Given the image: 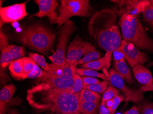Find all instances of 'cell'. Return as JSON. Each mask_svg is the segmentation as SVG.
Masks as SVG:
<instances>
[{
	"label": "cell",
	"instance_id": "25",
	"mask_svg": "<svg viewBox=\"0 0 153 114\" xmlns=\"http://www.w3.org/2000/svg\"><path fill=\"white\" fill-rule=\"evenodd\" d=\"M7 49L12 55L13 60L21 59L22 57L25 56V49L23 47L9 45Z\"/></svg>",
	"mask_w": 153,
	"mask_h": 114
},
{
	"label": "cell",
	"instance_id": "34",
	"mask_svg": "<svg viewBox=\"0 0 153 114\" xmlns=\"http://www.w3.org/2000/svg\"><path fill=\"white\" fill-rule=\"evenodd\" d=\"M7 38L2 30L0 32V49L1 51L7 49L9 46Z\"/></svg>",
	"mask_w": 153,
	"mask_h": 114
},
{
	"label": "cell",
	"instance_id": "40",
	"mask_svg": "<svg viewBox=\"0 0 153 114\" xmlns=\"http://www.w3.org/2000/svg\"><path fill=\"white\" fill-rule=\"evenodd\" d=\"M81 114V113L80 112H77V113H74V114Z\"/></svg>",
	"mask_w": 153,
	"mask_h": 114
},
{
	"label": "cell",
	"instance_id": "27",
	"mask_svg": "<svg viewBox=\"0 0 153 114\" xmlns=\"http://www.w3.org/2000/svg\"><path fill=\"white\" fill-rule=\"evenodd\" d=\"M29 57L31 58L39 66L42 68L44 71H46L48 70L49 63L46 62L43 56H41L35 53H30Z\"/></svg>",
	"mask_w": 153,
	"mask_h": 114
},
{
	"label": "cell",
	"instance_id": "37",
	"mask_svg": "<svg viewBox=\"0 0 153 114\" xmlns=\"http://www.w3.org/2000/svg\"><path fill=\"white\" fill-rule=\"evenodd\" d=\"M123 114H140L138 110L137 106L136 105H133L131 108L125 111Z\"/></svg>",
	"mask_w": 153,
	"mask_h": 114
},
{
	"label": "cell",
	"instance_id": "35",
	"mask_svg": "<svg viewBox=\"0 0 153 114\" xmlns=\"http://www.w3.org/2000/svg\"><path fill=\"white\" fill-rule=\"evenodd\" d=\"M113 61H120L125 59L123 52L118 49L113 52Z\"/></svg>",
	"mask_w": 153,
	"mask_h": 114
},
{
	"label": "cell",
	"instance_id": "38",
	"mask_svg": "<svg viewBox=\"0 0 153 114\" xmlns=\"http://www.w3.org/2000/svg\"><path fill=\"white\" fill-rule=\"evenodd\" d=\"M7 114H19V112L15 109H12L8 112Z\"/></svg>",
	"mask_w": 153,
	"mask_h": 114
},
{
	"label": "cell",
	"instance_id": "1",
	"mask_svg": "<svg viewBox=\"0 0 153 114\" xmlns=\"http://www.w3.org/2000/svg\"><path fill=\"white\" fill-rule=\"evenodd\" d=\"M27 101L39 111H50L57 114H73L79 111V93L52 88L44 83H36L27 91Z\"/></svg>",
	"mask_w": 153,
	"mask_h": 114
},
{
	"label": "cell",
	"instance_id": "24",
	"mask_svg": "<svg viewBox=\"0 0 153 114\" xmlns=\"http://www.w3.org/2000/svg\"><path fill=\"white\" fill-rule=\"evenodd\" d=\"M142 13L144 22L153 28V0L149 1L148 6Z\"/></svg>",
	"mask_w": 153,
	"mask_h": 114
},
{
	"label": "cell",
	"instance_id": "14",
	"mask_svg": "<svg viewBox=\"0 0 153 114\" xmlns=\"http://www.w3.org/2000/svg\"><path fill=\"white\" fill-rule=\"evenodd\" d=\"M15 91L16 87L13 84L5 85L0 91V114H6L7 107L13 100Z\"/></svg>",
	"mask_w": 153,
	"mask_h": 114
},
{
	"label": "cell",
	"instance_id": "6",
	"mask_svg": "<svg viewBox=\"0 0 153 114\" xmlns=\"http://www.w3.org/2000/svg\"><path fill=\"white\" fill-rule=\"evenodd\" d=\"M76 28L74 23L71 20L67 21L60 28L58 32L56 51L52 55L48 57L54 65L58 66H65L67 45Z\"/></svg>",
	"mask_w": 153,
	"mask_h": 114
},
{
	"label": "cell",
	"instance_id": "16",
	"mask_svg": "<svg viewBox=\"0 0 153 114\" xmlns=\"http://www.w3.org/2000/svg\"><path fill=\"white\" fill-rule=\"evenodd\" d=\"M112 54L106 52L105 54L99 60L86 63L80 65V67L95 70H100L103 68L109 69L111 65V57Z\"/></svg>",
	"mask_w": 153,
	"mask_h": 114
},
{
	"label": "cell",
	"instance_id": "17",
	"mask_svg": "<svg viewBox=\"0 0 153 114\" xmlns=\"http://www.w3.org/2000/svg\"><path fill=\"white\" fill-rule=\"evenodd\" d=\"M13 59L12 55L7 49H5L1 51V59H0V71H1V81L2 84L6 83L8 76L6 74L7 67L10 65Z\"/></svg>",
	"mask_w": 153,
	"mask_h": 114
},
{
	"label": "cell",
	"instance_id": "18",
	"mask_svg": "<svg viewBox=\"0 0 153 114\" xmlns=\"http://www.w3.org/2000/svg\"><path fill=\"white\" fill-rule=\"evenodd\" d=\"M9 71L11 76L17 80H22L23 72V58L14 60L11 62L9 65Z\"/></svg>",
	"mask_w": 153,
	"mask_h": 114
},
{
	"label": "cell",
	"instance_id": "12",
	"mask_svg": "<svg viewBox=\"0 0 153 114\" xmlns=\"http://www.w3.org/2000/svg\"><path fill=\"white\" fill-rule=\"evenodd\" d=\"M76 64L69 67L58 66L53 63H49L47 71H44L42 76L38 79H45L48 78H62L68 79L74 78L76 68Z\"/></svg>",
	"mask_w": 153,
	"mask_h": 114
},
{
	"label": "cell",
	"instance_id": "2",
	"mask_svg": "<svg viewBox=\"0 0 153 114\" xmlns=\"http://www.w3.org/2000/svg\"><path fill=\"white\" fill-rule=\"evenodd\" d=\"M117 13L115 8L98 11L90 18L88 33L97 46L108 53H113L122 43V35L117 24Z\"/></svg>",
	"mask_w": 153,
	"mask_h": 114
},
{
	"label": "cell",
	"instance_id": "11",
	"mask_svg": "<svg viewBox=\"0 0 153 114\" xmlns=\"http://www.w3.org/2000/svg\"><path fill=\"white\" fill-rule=\"evenodd\" d=\"M115 2L120 7V10L117 11V14L122 16L123 14L129 15H139L146 8L149 4L147 0H127V1H111Z\"/></svg>",
	"mask_w": 153,
	"mask_h": 114
},
{
	"label": "cell",
	"instance_id": "32",
	"mask_svg": "<svg viewBox=\"0 0 153 114\" xmlns=\"http://www.w3.org/2000/svg\"><path fill=\"white\" fill-rule=\"evenodd\" d=\"M43 70H41V68L39 67L38 65L36 64H35L34 68L33 69L32 72L27 75L26 79H38L42 76L44 73Z\"/></svg>",
	"mask_w": 153,
	"mask_h": 114
},
{
	"label": "cell",
	"instance_id": "28",
	"mask_svg": "<svg viewBox=\"0 0 153 114\" xmlns=\"http://www.w3.org/2000/svg\"><path fill=\"white\" fill-rule=\"evenodd\" d=\"M108 84L109 83L108 81L104 80L98 84L90 85L84 87L83 89L89 90L92 91L102 94L107 89Z\"/></svg>",
	"mask_w": 153,
	"mask_h": 114
},
{
	"label": "cell",
	"instance_id": "22",
	"mask_svg": "<svg viewBox=\"0 0 153 114\" xmlns=\"http://www.w3.org/2000/svg\"><path fill=\"white\" fill-rule=\"evenodd\" d=\"M102 58V54L100 52L96 50V49L90 51L86 54L83 58L76 62L75 64L76 66L83 65L86 63L97 60Z\"/></svg>",
	"mask_w": 153,
	"mask_h": 114
},
{
	"label": "cell",
	"instance_id": "23",
	"mask_svg": "<svg viewBox=\"0 0 153 114\" xmlns=\"http://www.w3.org/2000/svg\"><path fill=\"white\" fill-rule=\"evenodd\" d=\"M23 72L22 80L26 79L27 75L30 74L34 68L36 63L30 57H23Z\"/></svg>",
	"mask_w": 153,
	"mask_h": 114
},
{
	"label": "cell",
	"instance_id": "7",
	"mask_svg": "<svg viewBox=\"0 0 153 114\" xmlns=\"http://www.w3.org/2000/svg\"><path fill=\"white\" fill-rule=\"evenodd\" d=\"M107 77L109 79V84L123 92L126 102H133L137 104L143 99L144 92L141 88L134 89L127 86L123 78L114 69H110Z\"/></svg>",
	"mask_w": 153,
	"mask_h": 114
},
{
	"label": "cell",
	"instance_id": "15",
	"mask_svg": "<svg viewBox=\"0 0 153 114\" xmlns=\"http://www.w3.org/2000/svg\"><path fill=\"white\" fill-rule=\"evenodd\" d=\"M114 71L130 85L134 84L131 69L126 63V60L113 61Z\"/></svg>",
	"mask_w": 153,
	"mask_h": 114
},
{
	"label": "cell",
	"instance_id": "13",
	"mask_svg": "<svg viewBox=\"0 0 153 114\" xmlns=\"http://www.w3.org/2000/svg\"><path fill=\"white\" fill-rule=\"evenodd\" d=\"M135 79L142 85L141 89L145 92L153 91V77L148 68L143 65H137L133 68Z\"/></svg>",
	"mask_w": 153,
	"mask_h": 114
},
{
	"label": "cell",
	"instance_id": "9",
	"mask_svg": "<svg viewBox=\"0 0 153 114\" xmlns=\"http://www.w3.org/2000/svg\"><path fill=\"white\" fill-rule=\"evenodd\" d=\"M27 1L6 7H1V28L2 25L17 22L28 15L26 9Z\"/></svg>",
	"mask_w": 153,
	"mask_h": 114
},
{
	"label": "cell",
	"instance_id": "41",
	"mask_svg": "<svg viewBox=\"0 0 153 114\" xmlns=\"http://www.w3.org/2000/svg\"><path fill=\"white\" fill-rule=\"evenodd\" d=\"M122 114L121 113H120V112H118V113H116V114Z\"/></svg>",
	"mask_w": 153,
	"mask_h": 114
},
{
	"label": "cell",
	"instance_id": "21",
	"mask_svg": "<svg viewBox=\"0 0 153 114\" xmlns=\"http://www.w3.org/2000/svg\"><path fill=\"white\" fill-rule=\"evenodd\" d=\"M80 102H100L101 96L98 93L83 89L79 93Z\"/></svg>",
	"mask_w": 153,
	"mask_h": 114
},
{
	"label": "cell",
	"instance_id": "30",
	"mask_svg": "<svg viewBox=\"0 0 153 114\" xmlns=\"http://www.w3.org/2000/svg\"><path fill=\"white\" fill-rule=\"evenodd\" d=\"M74 84L70 93L71 94H77L81 91L84 88L83 82L81 77L76 74L74 77Z\"/></svg>",
	"mask_w": 153,
	"mask_h": 114
},
{
	"label": "cell",
	"instance_id": "8",
	"mask_svg": "<svg viewBox=\"0 0 153 114\" xmlns=\"http://www.w3.org/2000/svg\"><path fill=\"white\" fill-rule=\"evenodd\" d=\"M118 49L123 52L125 59L132 68L137 65H143L150 59L146 53L141 52L133 44L124 40Z\"/></svg>",
	"mask_w": 153,
	"mask_h": 114
},
{
	"label": "cell",
	"instance_id": "5",
	"mask_svg": "<svg viewBox=\"0 0 153 114\" xmlns=\"http://www.w3.org/2000/svg\"><path fill=\"white\" fill-rule=\"evenodd\" d=\"M88 0H62L58 8V28L74 16H89L90 9Z\"/></svg>",
	"mask_w": 153,
	"mask_h": 114
},
{
	"label": "cell",
	"instance_id": "39",
	"mask_svg": "<svg viewBox=\"0 0 153 114\" xmlns=\"http://www.w3.org/2000/svg\"><path fill=\"white\" fill-rule=\"evenodd\" d=\"M153 66V61L150 62L147 65H146V67L147 68H149Z\"/></svg>",
	"mask_w": 153,
	"mask_h": 114
},
{
	"label": "cell",
	"instance_id": "19",
	"mask_svg": "<svg viewBox=\"0 0 153 114\" xmlns=\"http://www.w3.org/2000/svg\"><path fill=\"white\" fill-rule=\"evenodd\" d=\"M100 102H80L79 111L82 114H99Z\"/></svg>",
	"mask_w": 153,
	"mask_h": 114
},
{
	"label": "cell",
	"instance_id": "4",
	"mask_svg": "<svg viewBox=\"0 0 153 114\" xmlns=\"http://www.w3.org/2000/svg\"><path fill=\"white\" fill-rule=\"evenodd\" d=\"M17 39L24 45L46 54L53 49L55 34L43 25L34 24L24 28Z\"/></svg>",
	"mask_w": 153,
	"mask_h": 114
},
{
	"label": "cell",
	"instance_id": "36",
	"mask_svg": "<svg viewBox=\"0 0 153 114\" xmlns=\"http://www.w3.org/2000/svg\"><path fill=\"white\" fill-rule=\"evenodd\" d=\"M99 114H110V110L107 108L105 104H101L99 109Z\"/></svg>",
	"mask_w": 153,
	"mask_h": 114
},
{
	"label": "cell",
	"instance_id": "20",
	"mask_svg": "<svg viewBox=\"0 0 153 114\" xmlns=\"http://www.w3.org/2000/svg\"><path fill=\"white\" fill-rule=\"evenodd\" d=\"M76 74H78L79 76H88V77H94L96 78H100L104 80H106L109 83L108 78L104 74L100 73L98 72L97 70L93 69H89V68H76Z\"/></svg>",
	"mask_w": 153,
	"mask_h": 114
},
{
	"label": "cell",
	"instance_id": "3",
	"mask_svg": "<svg viewBox=\"0 0 153 114\" xmlns=\"http://www.w3.org/2000/svg\"><path fill=\"white\" fill-rule=\"evenodd\" d=\"M123 40L137 49L153 53V39L148 36L140 20L139 15L123 14L118 22Z\"/></svg>",
	"mask_w": 153,
	"mask_h": 114
},
{
	"label": "cell",
	"instance_id": "31",
	"mask_svg": "<svg viewBox=\"0 0 153 114\" xmlns=\"http://www.w3.org/2000/svg\"><path fill=\"white\" fill-rule=\"evenodd\" d=\"M112 99L113 104L111 107L110 108L109 110H110V114H115L116 110L120 104L122 102L125 101V97L123 95L118 94L116 96L114 97Z\"/></svg>",
	"mask_w": 153,
	"mask_h": 114
},
{
	"label": "cell",
	"instance_id": "29",
	"mask_svg": "<svg viewBox=\"0 0 153 114\" xmlns=\"http://www.w3.org/2000/svg\"><path fill=\"white\" fill-rule=\"evenodd\" d=\"M119 94V91L113 86H108L103 94L101 104H105L107 101L113 99L114 97Z\"/></svg>",
	"mask_w": 153,
	"mask_h": 114
},
{
	"label": "cell",
	"instance_id": "33",
	"mask_svg": "<svg viewBox=\"0 0 153 114\" xmlns=\"http://www.w3.org/2000/svg\"><path fill=\"white\" fill-rule=\"evenodd\" d=\"M81 78L84 87L90 85L98 84V83H100L101 82V81L98 79L97 78H94V77L83 76Z\"/></svg>",
	"mask_w": 153,
	"mask_h": 114
},
{
	"label": "cell",
	"instance_id": "10",
	"mask_svg": "<svg viewBox=\"0 0 153 114\" xmlns=\"http://www.w3.org/2000/svg\"><path fill=\"white\" fill-rule=\"evenodd\" d=\"M35 3L39 7V11L32 17L39 18L46 17L51 24H58V16L56 11L59 4L56 0H36Z\"/></svg>",
	"mask_w": 153,
	"mask_h": 114
},
{
	"label": "cell",
	"instance_id": "26",
	"mask_svg": "<svg viewBox=\"0 0 153 114\" xmlns=\"http://www.w3.org/2000/svg\"><path fill=\"white\" fill-rule=\"evenodd\" d=\"M137 104L140 114H153V102L143 99Z\"/></svg>",
	"mask_w": 153,
	"mask_h": 114
}]
</instances>
